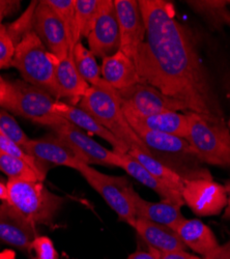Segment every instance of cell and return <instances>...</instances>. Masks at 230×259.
<instances>
[{
    "mask_svg": "<svg viewBox=\"0 0 230 259\" xmlns=\"http://www.w3.org/2000/svg\"><path fill=\"white\" fill-rule=\"evenodd\" d=\"M145 39L134 58L141 82L179 102L187 111L224 120L211 78L191 30L164 0H139Z\"/></svg>",
    "mask_w": 230,
    "mask_h": 259,
    "instance_id": "1",
    "label": "cell"
},
{
    "mask_svg": "<svg viewBox=\"0 0 230 259\" xmlns=\"http://www.w3.org/2000/svg\"><path fill=\"white\" fill-rule=\"evenodd\" d=\"M78 106L93 115L104 127H106L115 137L131 149H140L149 153V149L137 136L129 121L125 118L121 103L117 94L103 79L90 86Z\"/></svg>",
    "mask_w": 230,
    "mask_h": 259,
    "instance_id": "2",
    "label": "cell"
},
{
    "mask_svg": "<svg viewBox=\"0 0 230 259\" xmlns=\"http://www.w3.org/2000/svg\"><path fill=\"white\" fill-rule=\"evenodd\" d=\"M132 128L148 147L151 156L172 169L185 181L213 179L186 139L141 126Z\"/></svg>",
    "mask_w": 230,
    "mask_h": 259,
    "instance_id": "3",
    "label": "cell"
},
{
    "mask_svg": "<svg viewBox=\"0 0 230 259\" xmlns=\"http://www.w3.org/2000/svg\"><path fill=\"white\" fill-rule=\"evenodd\" d=\"M9 203L28 221L51 227L66 199L45 187L43 182L8 180Z\"/></svg>",
    "mask_w": 230,
    "mask_h": 259,
    "instance_id": "4",
    "label": "cell"
},
{
    "mask_svg": "<svg viewBox=\"0 0 230 259\" xmlns=\"http://www.w3.org/2000/svg\"><path fill=\"white\" fill-rule=\"evenodd\" d=\"M189 122L187 141L205 164L230 167V131L223 119L185 112Z\"/></svg>",
    "mask_w": 230,
    "mask_h": 259,
    "instance_id": "5",
    "label": "cell"
},
{
    "mask_svg": "<svg viewBox=\"0 0 230 259\" xmlns=\"http://www.w3.org/2000/svg\"><path fill=\"white\" fill-rule=\"evenodd\" d=\"M57 62L58 59L31 30L16 45L11 66L18 70L25 82L46 91L56 99L54 76Z\"/></svg>",
    "mask_w": 230,
    "mask_h": 259,
    "instance_id": "6",
    "label": "cell"
},
{
    "mask_svg": "<svg viewBox=\"0 0 230 259\" xmlns=\"http://www.w3.org/2000/svg\"><path fill=\"white\" fill-rule=\"evenodd\" d=\"M11 84L13 96L6 108L7 111L52 130L67 120L56 113L57 100L46 91L22 80L11 81Z\"/></svg>",
    "mask_w": 230,
    "mask_h": 259,
    "instance_id": "7",
    "label": "cell"
},
{
    "mask_svg": "<svg viewBox=\"0 0 230 259\" xmlns=\"http://www.w3.org/2000/svg\"><path fill=\"white\" fill-rule=\"evenodd\" d=\"M78 171L118 215V219L134 227L137 215L130 197V182L123 177L103 174L86 163H83Z\"/></svg>",
    "mask_w": 230,
    "mask_h": 259,
    "instance_id": "8",
    "label": "cell"
},
{
    "mask_svg": "<svg viewBox=\"0 0 230 259\" xmlns=\"http://www.w3.org/2000/svg\"><path fill=\"white\" fill-rule=\"evenodd\" d=\"M121 106L139 115H155L166 112H186L176 100L164 95L148 83H137L128 89L117 91Z\"/></svg>",
    "mask_w": 230,
    "mask_h": 259,
    "instance_id": "9",
    "label": "cell"
},
{
    "mask_svg": "<svg viewBox=\"0 0 230 259\" xmlns=\"http://www.w3.org/2000/svg\"><path fill=\"white\" fill-rule=\"evenodd\" d=\"M56 134L84 163L119 167V153L110 150L94 140L87 133L68 120L53 128Z\"/></svg>",
    "mask_w": 230,
    "mask_h": 259,
    "instance_id": "10",
    "label": "cell"
},
{
    "mask_svg": "<svg viewBox=\"0 0 230 259\" xmlns=\"http://www.w3.org/2000/svg\"><path fill=\"white\" fill-rule=\"evenodd\" d=\"M181 196L185 204L199 217L217 215L227 205L225 187L213 179L186 181Z\"/></svg>",
    "mask_w": 230,
    "mask_h": 259,
    "instance_id": "11",
    "label": "cell"
},
{
    "mask_svg": "<svg viewBox=\"0 0 230 259\" xmlns=\"http://www.w3.org/2000/svg\"><path fill=\"white\" fill-rule=\"evenodd\" d=\"M32 30L58 60L72 53L68 31L56 13L41 2H37L33 13Z\"/></svg>",
    "mask_w": 230,
    "mask_h": 259,
    "instance_id": "12",
    "label": "cell"
},
{
    "mask_svg": "<svg viewBox=\"0 0 230 259\" xmlns=\"http://www.w3.org/2000/svg\"><path fill=\"white\" fill-rule=\"evenodd\" d=\"M87 41L89 50L96 57L102 59L120 50V33L113 0H103Z\"/></svg>",
    "mask_w": 230,
    "mask_h": 259,
    "instance_id": "13",
    "label": "cell"
},
{
    "mask_svg": "<svg viewBox=\"0 0 230 259\" xmlns=\"http://www.w3.org/2000/svg\"><path fill=\"white\" fill-rule=\"evenodd\" d=\"M120 33V51L132 60L145 39V25L137 0H113Z\"/></svg>",
    "mask_w": 230,
    "mask_h": 259,
    "instance_id": "14",
    "label": "cell"
},
{
    "mask_svg": "<svg viewBox=\"0 0 230 259\" xmlns=\"http://www.w3.org/2000/svg\"><path fill=\"white\" fill-rule=\"evenodd\" d=\"M35 225L24 218L9 202L0 204V242L25 254L31 252L36 234Z\"/></svg>",
    "mask_w": 230,
    "mask_h": 259,
    "instance_id": "15",
    "label": "cell"
},
{
    "mask_svg": "<svg viewBox=\"0 0 230 259\" xmlns=\"http://www.w3.org/2000/svg\"><path fill=\"white\" fill-rule=\"evenodd\" d=\"M23 149L43 164L66 166L78 171L80 166L84 163L56 134L30 139Z\"/></svg>",
    "mask_w": 230,
    "mask_h": 259,
    "instance_id": "16",
    "label": "cell"
},
{
    "mask_svg": "<svg viewBox=\"0 0 230 259\" xmlns=\"http://www.w3.org/2000/svg\"><path fill=\"white\" fill-rule=\"evenodd\" d=\"M55 110L57 114L77 127L81 128L82 131L99 136L100 138L108 142L113 147L114 152L119 154L129 153L130 149L127 145L123 144L117 137L109 132L106 127H104L93 115H90L85 110H83L79 106L57 100Z\"/></svg>",
    "mask_w": 230,
    "mask_h": 259,
    "instance_id": "17",
    "label": "cell"
},
{
    "mask_svg": "<svg viewBox=\"0 0 230 259\" xmlns=\"http://www.w3.org/2000/svg\"><path fill=\"white\" fill-rule=\"evenodd\" d=\"M122 107V106H121ZM125 118L132 127L141 126L169 135H174L187 140L189 133V122L186 113L166 112L155 115H139L122 107Z\"/></svg>",
    "mask_w": 230,
    "mask_h": 259,
    "instance_id": "18",
    "label": "cell"
},
{
    "mask_svg": "<svg viewBox=\"0 0 230 259\" xmlns=\"http://www.w3.org/2000/svg\"><path fill=\"white\" fill-rule=\"evenodd\" d=\"M54 84L56 100L67 99L72 105L79 104L90 88L77 71L72 53L66 58L58 60L55 68Z\"/></svg>",
    "mask_w": 230,
    "mask_h": 259,
    "instance_id": "19",
    "label": "cell"
},
{
    "mask_svg": "<svg viewBox=\"0 0 230 259\" xmlns=\"http://www.w3.org/2000/svg\"><path fill=\"white\" fill-rule=\"evenodd\" d=\"M130 197L133 202L137 218L145 219L157 224L176 230L179 224L186 219L180 211V206L167 202H151L143 199L132 187Z\"/></svg>",
    "mask_w": 230,
    "mask_h": 259,
    "instance_id": "20",
    "label": "cell"
},
{
    "mask_svg": "<svg viewBox=\"0 0 230 259\" xmlns=\"http://www.w3.org/2000/svg\"><path fill=\"white\" fill-rule=\"evenodd\" d=\"M101 75L102 79L116 91L128 89L141 82L134 61L120 50L103 58Z\"/></svg>",
    "mask_w": 230,
    "mask_h": 259,
    "instance_id": "21",
    "label": "cell"
},
{
    "mask_svg": "<svg viewBox=\"0 0 230 259\" xmlns=\"http://www.w3.org/2000/svg\"><path fill=\"white\" fill-rule=\"evenodd\" d=\"M134 228L150 248L155 250L174 252L186 251L187 249V246L182 243L176 231L167 226L137 218Z\"/></svg>",
    "mask_w": 230,
    "mask_h": 259,
    "instance_id": "22",
    "label": "cell"
},
{
    "mask_svg": "<svg viewBox=\"0 0 230 259\" xmlns=\"http://www.w3.org/2000/svg\"><path fill=\"white\" fill-rule=\"evenodd\" d=\"M175 231L188 248L204 257L220 246L213 230L198 219H185Z\"/></svg>",
    "mask_w": 230,
    "mask_h": 259,
    "instance_id": "23",
    "label": "cell"
},
{
    "mask_svg": "<svg viewBox=\"0 0 230 259\" xmlns=\"http://www.w3.org/2000/svg\"><path fill=\"white\" fill-rule=\"evenodd\" d=\"M119 157H120L119 167L122 168L129 176H131L133 179L138 181L140 184L155 191L163 201L176 204L180 207L185 205L181 194L171 190L170 188L161 183L159 180H157L131 155H129L128 153L119 154Z\"/></svg>",
    "mask_w": 230,
    "mask_h": 259,
    "instance_id": "24",
    "label": "cell"
},
{
    "mask_svg": "<svg viewBox=\"0 0 230 259\" xmlns=\"http://www.w3.org/2000/svg\"><path fill=\"white\" fill-rule=\"evenodd\" d=\"M128 154L131 155L135 160H137L152 176H154L165 186L181 194L186 181L180 178L172 169L167 167L150 154L144 153L140 149H131L129 150Z\"/></svg>",
    "mask_w": 230,
    "mask_h": 259,
    "instance_id": "25",
    "label": "cell"
},
{
    "mask_svg": "<svg viewBox=\"0 0 230 259\" xmlns=\"http://www.w3.org/2000/svg\"><path fill=\"white\" fill-rule=\"evenodd\" d=\"M187 4L213 29L219 30L225 26L230 27V11L227 9L228 2L190 0V2H187Z\"/></svg>",
    "mask_w": 230,
    "mask_h": 259,
    "instance_id": "26",
    "label": "cell"
},
{
    "mask_svg": "<svg viewBox=\"0 0 230 259\" xmlns=\"http://www.w3.org/2000/svg\"><path fill=\"white\" fill-rule=\"evenodd\" d=\"M73 60L77 71L90 86L98 84L102 80L101 68L94 53L79 41L72 51Z\"/></svg>",
    "mask_w": 230,
    "mask_h": 259,
    "instance_id": "27",
    "label": "cell"
},
{
    "mask_svg": "<svg viewBox=\"0 0 230 259\" xmlns=\"http://www.w3.org/2000/svg\"><path fill=\"white\" fill-rule=\"evenodd\" d=\"M41 3L52 9L64 23L68 35L72 51L76 44L80 41V36L77 29L75 0H41Z\"/></svg>",
    "mask_w": 230,
    "mask_h": 259,
    "instance_id": "28",
    "label": "cell"
},
{
    "mask_svg": "<svg viewBox=\"0 0 230 259\" xmlns=\"http://www.w3.org/2000/svg\"><path fill=\"white\" fill-rule=\"evenodd\" d=\"M103 0H75L76 22L80 38L89 35L99 16Z\"/></svg>",
    "mask_w": 230,
    "mask_h": 259,
    "instance_id": "29",
    "label": "cell"
},
{
    "mask_svg": "<svg viewBox=\"0 0 230 259\" xmlns=\"http://www.w3.org/2000/svg\"><path fill=\"white\" fill-rule=\"evenodd\" d=\"M0 171L9 178V180H25L41 182L39 176L34 169L23 160L12 157L0 152Z\"/></svg>",
    "mask_w": 230,
    "mask_h": 259,
    "instance_id": "30",
    "label": "cell"
},
{
    "mask_svg": "<svg viewBox=\"0 0 230 259\" xmlns=\"http://www.w3.org/2000/svg\"><path fill=\"white\" fill-rule=\"evenodd\" d=\"M0 152L10 155L12 157L23 160L34 169V171L39 176L41 182L45 180L46 174H47V169L45 165L41 162L37 161L36 159H34L33 157H31L30 155H28L22 147L17 145L15 142H13L8 137H6L2 133V131H0Z\"/></svg>",
    "mask_w": 230,
    "mask_h": 259,
    "instance_id": "31",
    "label": "cell"
},
{
    "mask_svg": "<svg viewBox=\"0 0 230 259\" xmlns=\"http://www.w3.org/2000/svg\"><path fill=\"white\" fill-rule=\"evenodd\" d=\"M0 131L6 137L22 148H24L30 140L15 117L6 110H0Z\"/></svg>",
    "mask_w": 230,
    "mask_h": 259,
    "instance_id": "32",
    "label": "cell"
},
{
    "mask_svg": "<svg viewBox=\"0 0 230 259\" xmlns=\"http://www.w3.org/2000/svg\"><path fill=\"white\" fill-rule=\"evenodd\" d=\"M15 44L10 36L7 26L0 25V70L10 67L14 54Z\"/></svg>",
    "mask_w": 230,
    "mask_h": 259,
    "instance_id": "33",
    "label": "cell"
},
{
    "mask_svg": "<svg viewBox=\"0 0 230 259\" xmlns=\"http://www.w3.org/2000/svg\"><path fill=\"white\" fill-rule=\"evenodd\" d=\"M31 251L35 253L34 259H58L53 242L47 236H36L32 243Z\"/></svg>",
    "mask_w": 230,
    "mask_h": 259,
    "instance_id": "34",
    "label": "cell"
},
{
    "mask_svg": "<svg viewBox=\"0 0 230 259\" xmlns=\"http://www.w3.org/2000/svg\"><path fill=\"white\" fill-rule=\"evenodd\" d=\"M150 251H152L158 259H204L197 256H194L192 254L187 253L186 251H174V252H161L158 250H155L153 248H150Z\"/></svg>",
    "mask_w": 230,
    "mask_h": 259,
    "instance_id": "35",
    "label": "cell"
},
{
    "mask_svg": "<svg viewBox=\"0 0 230 259\" xmlns=\"http://www.w3.org/2000/svg\"><path fill=\"white\" fill-rule=\"evenodd\" d=\"M13 96V89L11 81H7L0 75V107L4 109L8 107Z\"/></svg>",
    "mask_w": 230,
    "mask_h": 259,
    "instance_id": "36",
    "label": "cell"
},
{
    "mask_svg": "<svg viewBox=\"0 0 230 259\" xmlns=\"http://www.w3.org/2000/svg\"><path fill=\"white\" fill-rule=\"evenodd\" d=\"M20 7V2H14V0H0V25L3 20L14 13Z\"/></svg>",
    "mask_w": 230,
    "mask_h": 259,
    "instance_id": "37",
    "label": "cell"
},
{
    "mask_svg": "<svg viewBox=\"0 0 230 259\" xmlns=\"http://www.w3.org/2000/svg\"><path fill=\"white\" fill-rule=\"evenodd\" d=\"M204 259H230V242L219 246L211 254L205 256Z\"/></svg>",
    "mask_w": 230,
    "mask_h": 259,
    "instance_id": "38",
    "label": "cell"
},
{
    "mask_svg": "<svg viewBox=\"0 0 230 259\" xmlns=\"http://www.w3.org/2000/svg\"><path fill=\"white\" fill-rule=\"evenodd\" d=\"M128 259H158V257L152 252H143V251H137L133 254H131Z\"/></svg>",
    "mask_w": 230,
    "mask_h": 259,
    "instance_id": "39",
    "label": "cell"
},
{
    "mask_svg": "<svg viewBox=\"0 0 230 259\" xmlns=\"http://www.w3.org/2000/svg\"><path fill=\"white\" fill-rule=\"evenodd\" d=\"M226 193H227V205L225 207V211L223 213V219L230 220V181L226 182L224 185Z\"/></svg>",
    "mask_w": 230,
    "mask_h": 259,
    "instance_id": "40",
    "label": "cell"
},
{
    "mask_svg": "<svg viewBox=\"0 0 230 259\" xmlns=\"http://www.w3.org/2000/svg\"><path fill=\"white\" fill-rule=\"evenodd\" d=\"M0 200H2L3 202L9 201L8 186H7V184H4L3 182H0Z\"/></svg>",
    "mask_w": 230,
    "mask_h": 259,
    "instance_id": "41",
    "label": "cell"
},
{
    "mask_svg": "<svg viewBox=\"0 0 230 259\" xmlns=\"http://www.w3.org/2000/svg\"><path fill=\"white\" fill-rule=\"evenodd\" d=\"M227 126H228V128H229V131H230V117H229V120H228V124H227Z\"/></svg>",
    "mask_w": 230,
    "mask_h": 259,
    "instance_id": "42",
    "label": "cell"
},
{
    "mask_svg": "<svg viewBox=\"0 0 230 259\" xmlns=\"http://www.w3.org/2000/svg\"><path fill=\"white\" fill-rule=\"evenodd\" d=\"M228 5H230V2H228Z\"/></svg>",
    "mask_w": 230,
    "mask_h": 259,
    "instance_id": "43",
    "label": "cell"
}]
</instances>
